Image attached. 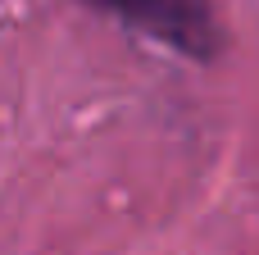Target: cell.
Segmentation results:
<instances>
[{"label":"cell","instance_id":"obj_1","mask_svg":"<svg viewBox=\"0 0 259 255\" xmlns=\"http://www.w3.org/2000/svg\"><path fill=\"white\" fill-rule=\"evenodd\" d=\"M77 5L109 14L114 23L150 37L155 46L191 64H219L223 55V23L214 0H77Z\"/></svg>","mask_w":259,"mask_h":255}]
</instances>
